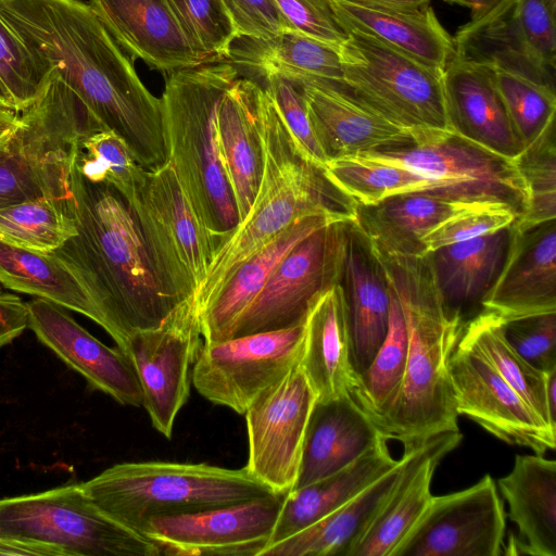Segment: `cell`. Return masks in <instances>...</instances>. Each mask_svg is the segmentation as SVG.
Here are the masks:
<instances>
[{
  "label": "cell",
  "instance_id": "6da1fadb",
  "mask_svg": "<svg viewBox=\"0 0 556 556\" xmlns=\"http://www.w3.org/2000/svg\"><path fill=\"white\" fill-rule=\"evenodd\" d=\"M0 17L47 74L58 71L93 119L121 137L136 162H167L161 98L83 0H0Z\"/></svg>",
  "mask_w": 556,
  "mask_h": 556
},
{
  "label": "cell",
  "instance_id": "7a4b0ae2",
  "mask_svg": "<svg viewBox=\"0 0 556 556\" xmlns=\"http://www.w3.org/2000/svg\"><path fill=\"white\" fill-rule=\"evenodd\" d=\"M67 208L77 232L53 253L81 280L122 349L130 334L157 327L176 306L161 286L129 201L112 185L85 177L75 157Z\"/></svg>",
  "mask_w": 556,
  "mask_h": 556
},
{
  "label": "cell",
  "instance_id": "3957f363",
  "mask_svg": "<svg viewBox=\"0 0 556 556\" xmlns=\"http://www.w3.org/2000/svg\"><path fill=\"white\" fill-rule=\"evenodd\" d=\"M378 255L404 314L408 350L397 393L375 421L388 440L412 447L459 431L448 361L466 319L444 304L426 255Z\"/></svg>",
  "mask_w": 556,
  "mask_h": 556
},
{
  "label": "cell",
  "instance_id": "277c9868",
  "mask_svg": "<svg viewBox=\"0 0 556 556\" xmlns=\"http://www.w3.org/2000/svg\"><path fill=\"white\" fill-rule=\"evenodd\" d=\"M256 123L263 153L260 187L249 213L217 249L203 281L186 303L198 317L241 263L298 218L326 211L356 214V204L301 157L263 87Z\"/></svg>",
  "mask_w": 556,
  "mask_h": 556
},
{
  "label": "cell",
  "instance_id": "5b68a950",
  "mask_svg": "<svg viewBox=\"0 0 556 556\" xmlns=\"http://www.w3.org/2000/svg\"><path fill=\"white\" fill-rule=\"evenodd\" d=\"M237 78L230 62H207L166 75L161 97L167 161L217 249L239 224L217 137L218 105Z\"/></svg>",
  "mask_w": 556,
  "mask_h": 556
},
{
  "label": "cell",
  "instance_id": "8992f818",
  "mask_svg": "<svg viewBox=\"0 0 556 556\" xmlns=\"http://www.w3.org/2000/svg\"><path fill=\"white\" fill-rule=\"evenodd\" d=\"M80 484L105 515L139 532L154 517L197 513L275 493L245 467L160 460L116 464Z\"/></svg>",
  "mask_w": 556,
  "mask_h": 556
},
{
  "label": "cell",
  "instance_id": "52a82bcc",
  "mask_svg": "<svg viewBox=\"0 0 556 556\" xmlns=\"http://www.w3.org/2000/svg\"><path fill=\"white\" fill-rule=\"evenodd\" d=\"M0 540L39 555L160 556V546L99 509L81 484L0 500Z\"/></svg>",
  "mask_w": 556,
  "mask_h": 556
},
{
  "label": "cell",
  "instance_id": "ba28073f",
  "mask_svg": "<svg viewBox=\"0 0 556 556\" xmlns=\"http://www.w3.org/2000/svg\"><path fill=\"white\" fill-rule=\"evenodd\" d=\"M340 46L342 84L361 102L409 131L454 132L450 126L443 72L431 68L382 41L348 29Z\"/></svg>",
  "mask_w": 556,
  "mask_h": 556
},
{
  "label": "cell",
  "instance_id": "9c48e42d",
  "mask_svg": "<svg viewBox=\"0 0 556 556\" xmlns=\"http://www.w3.org/2000/svg\"><path fill=\"white\" fill-rule=\"evenodd\" d=\"M161 286L176 308L203 281L217 250L191 207L172 164L146 169L129 202Z\"/></svg>",
  "mask_w": 556,
  "mask_h": 556
},
{
  "label": "cell",
  "instance_id": "30bf717a",
  "mask_svg": "<svg viewBox=\"0 0 556 556\" xmlns=\"http://www.w3.org/2000/svg\"><path fill=\"white\" fill-rule=\"evenodd\" d=\"M370 153L428 179L431 194L466 202L505 203L519 215L526 208L528 191L517 160L494 154L455 132L420 135L408 146Z\"/></svg>",
  "mask_w": 556,
  "mask_h": 556
},
{
  "label": "cell",
  "instance_id": "8fae6325",
  "mask_svg": "<svg viewBox=\"0 0 556 556\" xmlns=\"http://www.w3.org/2000/svg\"><path fill=\"white\" fill-rule=\"evenodd\" d=\"M304 321L219 342H203L191 370L197 391L210 402L244 414L253 401L299 362Z\"/></svg>",
  "mask_w": 556,
  "mask_h": 556
},
{
  "label": "cell",
  "instance_id": "7c38bea8",
  "mask_svg": "<svg viewBox=\"0 0 556 556\" xmlns=\"http://www.w3.org/2000/svg\"><path fill=\"white\" fill-rule=\"evenodd\" d=\"M350 222L331 223L295 244L275 267L231 338L303 323L311 302L342 281Z\"/></svg>",
  "mask_w": 556,
  "mask_h": 556
},
{
  "label": "cell",
  "instance_id": "4fadbf2b",
  "mask_svg": "<svg viewBox=\"0 0 556 556\" xmlns=\"http://www.w3.org/2000/svg\"><path fill=\"white\" fill-rule=\"evenodd\" d=\"M316 401L317 395L298 363L244 413L249 440L244 467L275 493L286 494L296 483Z\"/></svg>",
  "mask_w": 556,
  "mask_h": 556
},
{
  "label": "cell",
  "instance_id": "5bb4252c",
  "mask_svg": "<svg viewBox=\"0 0 556 556\" xmlns=\"http://www.w3.org/2000/svg\"><path fill=\"white\" fill-rule=\"evenodd\" d=\"M202 339L198 316L181 304L157 327L130 334L121 349L135 368L152 426L167 439L188 401Z\"/></svg>",
  "mask_w": 556,
  "mask_h": 556
},
{
  "label": "cell",
  "instance_id": "9a60e30c",
  "mask_svg": "<svg viewBox=\"0 0 556 556\" xmlns=\"http://www.w3.org/2000/svg\"><path fill=\"white\" fill-rule=\"evenodd\" d=\"M506 515L493 478L433 496L392 556H497Z\"/></svg>",
  "mask_w": 556,
  "mask_h": 556
},
{
  "label": "cell",
  "instance_id": "2e32d148",
  "mask_svg": "<svg viewBox=\"0 0 556 556\" xmlns=\"http://www.w3.org/2000/svg\"><path fill=\"white\" fill-rule=\"evenodd\" d=\"M285 494L270 493L207 510L151 518L141 533L162 555L260 556L269 544Z\"/></svg>",
  "mask_w": 556,
  "mask_h": 556
},
{
  "label": "cell",
  "instance_id": "e0dca14e",
  "mask_svg": "<svg viewBox=\"0 0 556 556\" xmlns=\"http://www.w3.org/2000/svg\"><path fill=\"white\" fill-rule=\"evenodd\" d=\"M448 371L458 415L510 445L544 455L555 448L552 430L476 350L457 342Z\"/></svg>",
  "mask_w": 556,
  "mask_h": 556
},
{
  "label": "cell",
  "instance_id": "ac0fdd59",
  "mask_svg": "<svg viewBox=\"0 0 556 556\" xmlns=\"http://www.w3.org/2000/svg\"><path fill=\"white\" fill-rule=\"evenodd\" d=\"M77 150L55 132L38 98L0 139V207L38 199L67 201Z\"/></svg>",
  "mask_w": 556,
  "mask_h": 556
},
{
  "label": "cell",
  "instance_id": "d6986e66",
  "mask_svg": "<svg viewBox=\"0 0 556 556\" xmlns=\"http://www.w3.org/2000/svg\"><path fill=\"white\" fill-rule=\"evenodd\" d=\"M28 328L38 340L91 384L123 405L142 406V392L132 364L117 346L103 344L62 306L37 298L26 302Z\"/></svg>",
  "mask_w": 556,
  "mask_h": 556
},
{
  "label": "cell",
  "instance_id": "ffe728a7",
  "mask_svg": "<svg viewBox=\"0 0 556 556\" xmlns=\"http://www.w3.org/2000/svg\"><path fill=\"white\" fill-rule=\"evenodd\" d=\"M480 306L501 321L556 312V219L525 231L513 224L503 266Z\"/></svg>",
  "mask_w": 556,
  "mask_h": 556
},
{
  "label": "cell",
  "instance_id": "44dd1931",
  "mask_svg": "<svg viewBox=\"0 0 556 556\" xmlns=\"http://www.w3.org/2000/svg\"><path fill=\"white\" fill-rule=\"evenodd\" d=\"M315 137L328 160L408 146L412 134L356 99L342 83L298 80Z\"/></svg>",
  "mask_w": 556,
  "mask_h": 556
},
{
  "label": "cell",
  "instance_id": "7402d4cb",
  "mask_svg": "<svg viewBox=\"0 0 556 556\" xmlns=\"http://www.w3.org/2000/svg\"><path fill=\"white\" fill-rule=\"evenodd\" d=\"M442 79L448 123L456 135L509 160L523 153L497 88L495 66L455 55Z\"/></svg>",
  "mask_w": 556,
  "mask_h": 556
},
{
  "label": "cell",
  "instance_id": "603a6c76",
  "mask_svg": "<svg viewBox=\"0 0 556 556\" xmlns=\"http://www.w3.org/2000/svg\"><path fill=\"white\" fill-rule=\"evenodd\" d=\"M130 59L165 75L207 63L191 47L167 0H89Z\"/></svg>",
  "mask_w": 556,
  "mask_h": 556
},
{
  "label": "cell",
  "instance_id": "cb8c5ba5",
  "mask_svg": "<svg viewBox=\"0 0 556 556\" xmlns=\"http://www.w3.org/2000/svg\"><path fill=\"white\" fill-rule=\"evenodd\" d=\"M354 219L356 214L334 211L304 215L241 263L199 316L203 340L219 342L232 337L275 267L295 244L331 223Z\"/></svg>",
  "mask_w": 556,
  "mask_h": 556
},
{
  "label": "cell",
  "instance_id": "d4e9b609",
  "mask_svg": "<svg viewBox=\"0 0 556 556\" xmlns=\"http://www.w3.org/2000/svg\"><path fill=\"white\" fill-rule=\"evenodd\" d=\"M317 401L352 394L358 384L354 366L349 308L342 283L309 304L304 318V340L299 362Z\"/></svg>",
  "mask_w": 556,
  "mask_h": 556
},
{
  "label": "cell",
  "instance_id": "484cf974",
  "mask_svg": "<svg viewBox=\"0 0 556 556\" xmlns=\"http://www.w3.org/2000/svg\"><path fill=\"white\" fill-rule=\"evenodd\" d=\"M341 283L349 308L354 366L359 375L386 338L390 289L378 253L355 220L348 224Z\"/></svg>",
  "mask_w": 556,
  "mask_h": 556
},
{
  "label": "cell",
  "instance_id": "4316f807",
  "mask_svg": "<svg viewBox=\"0 0 556 556\" xmlns=\"http://www.w3.org/2000/svg\"><path fill=\"white\" fill-rule=\"evenodd\" d=\"M386 438L352 394L316 401L306 428L293 489L333 473Z\"/></svg>",
  "mask_w": 556,
  "mask_h": 556
},
{
  "label": "cell",
  "instance_id": "83f0119b",
  "mask_svg": "<svg viewBox=\"0 0 556 556\" xmlns=\"http://www.w3.org/2000/svg\"><path fill=\"white\" fill-rule=\"evenodd\" d=\"M462 438L459 431L444 432L417 446L394 491L349 556H392L428 507L438 465Z\"/></svg>",
  "mask_w": 556,
  "mask_h": 556
},
{
  "label": "cell",
  "instance_id": "f1b7e54d",
  "mask_svg": "<svg viewBox=\"0 0 556 556\" xmlns=\"http://www.w3.org/2000/svg\"><path fill=\"white\" fill-rule=\"evenodd\" d=\"M508 204L466 202L413 192L369 206L356 205L355 223L380 255L419 256L424 254L422 237L441 223L466 211Z\"/></svg>",
  "mask_w": 556,
  "mask_h": 556
},
{
  "label": "cell",
  "instance_id": "f546056e",
  "mask_svg": "<svg viewBox=\"0 0 556 556\" xmlns=\"http://www.w3.org/2000/svg\"><path fill=\"white\" fill-rule=\"evenodd\" d=\"M344 28L371 36L418 62L443 72L455 58L454 37L439 22L430 5L401 10L330 0Z\"/></svg>",
  "mask_w": 556,
  "mask_h": 556
},
{
  "label": "cell",
  "instance_id": "4dcf8cb0",
  "mask_svg": "<svg viewBox=\"0 0 556 556\" xmlns=\"http://www.w3.org/2000/svg\"><path fill=\"white\" fill-rule=\"evenodd\" d=\"M417 446L404 447L397 465L351 501L307 528L267 545L260 556H349L394 491Z\"/></svg>",
  "mask_w": 556,
  "mask_h": 556
},
{
  "label": "cell",
  "instance_id": "1f68e13d",
  "mask_svg": "<svg viewBox=\"0 0 556 556\" xmlns=\"http://www.w3.org/2000/svg\"><path fill=\"white\" fill-rule=\"evenodd\" d=\"M497 484L519 531L506 553L556 556V462L535 453L516 455Z\"/></svg>",
  "mask_w": 556,
  "mask_h": 556
},
{
  "label": "cell",
  "instance_id": "d6a6232c",
  "mask_svg": "<svg viewBox=\"0 0 556 556\" xmlns=\"http://www.w3.org/2000/svg\"><path fill=\"white\" fill-rule=\"evenodd\" d=\"M261 87L252 79L237 78L223 96L217 110L219 151L235 195L239 223L253 204L263 173L256 123Z\"/></svg>",
  "mask_w": 556,
  "mask_h": 556
},
{
  "label": "cell",
  "instance_id": "836d02e7",
  "mask_svg": "<svg viewBox=\"0 0 556 556\" xmlns=\"http://www.w3.org/2000/svg\"><path fill=\"white\" fill-rule=\"evenodd\" d=\"M388 441L382 438L340 470L286 493L269 544L315 523L396 466L400 459L392 456Z\"/></svg>",
  "mask_w": 556,
  "mask_h": 556
},
{
  "label": "cell",
  "instance_id": "e575fe53",
  "mask_svg": "<svg viewBox=\"0 0 556 556\" xmlns=\"http://www.w3.org/2000/svg\"><path fill=\"white\" fill-rule=\"evenodd\" d=\"M511 229L513 225L425 254L451 312L465 318L470 308L480 305L503 266Z\"/></svg>",
  "mask_w": 556,
  "mask_h": 556
},
{
  "label": "cell",
  "instance_id": "d590c367",
  "mask_svg": "<svg viewBox=\"0 0 556 556\" xmlns=\"http://www.w3.org/2000/svg\"><path fill=\"white\" fill-rule=\"evenodd\" d=\"M227 59L263 79L278 74L294 80L342 83L343 77L339 49L295 29L268 38L237 37Z\"/></svg>",
  "mask_w": 556,
  "mask_h": 556
},
{
  "label": "cell",
  "instance_id": "8d00e7d4",
  "mask_svg": "<svg viewBox=\"0 0 556 556\" xmlns=\"http://www.w3.org/2000/svg\"><path fill=\"white\" fill-rule=\"evenodd\" d=\"M0 283L80 313L105 330V321L88 290L53 252L30 251L0 242Z\"/></svg>",
  "mask_w": 556,
  "mask_h": 556
},
{
  "label": "cell",
  "instance_id": "74e56055",
  "mask_svg": "<svg viewBox=\"0 0 556 556\" xmlns=\"http://www.w3.org/2000/svg\"><path fill=\"white\" fill-rule=\"evenodd\" d=\"M480 353L526 401L535 414L554 431L546 400L547 372L522 358L506 340L502 321L492 313L481 309L464 324L459 340Z\"/></svg>",
  "mask_w": 556,
  "mask_h": 556
},
{
  "label": "cell",
  "instance_id": "f35d334b",
  "mask_svg": "<svg viewBox=\"0 0 556 556\" xmlns=\"http://www.w3.org/2000/svg\"><path fill=\"white\" fill-rule=\"evenodd\" d=\"M327 181L356 205L369 206L388 198L428 192L432 184L406 167L370 152L328 160L321 169Z\"/></svg>",
  "mask_w": 556,
  "mask_h": 556
},
{
  "label": "cell",
  "instance_id": "ab89813d",
  "mask_svg": "<svg viewBox=\"0 0 556 556\" xmlns=\"http://www.w3.org/2000/svg\"><path fill=\"white\" fill-rule=\"evenodd\" d=\"M67 201L38 199L0 207V242L43 253L76 235Z\"/></svg>",
  "mask_w": 556,
  "mask_h": 556
},
{
  "label": "cell",
  "instance_id": "60d3db41",
  "mask_svg": "<svg viewBox=\"0 0 556 556\" xmlns=\"http://www.w3.org/2000/svg\"><path fill=\"white\" fill-rule=\"evenodd\" d=\"M389 289L390 314L386 338L370 365L358 375V384L353 393L374 420L388 408L397 393L408 350L404 314L396 294L390 286Z\"/></svg>",
  "mask_w": 556,
  "mask_h": 556
},
{
  "label": "cell",
  "instance_id": "b9f144b4",
  "mask_svg": "<svg viewBox=\"0 0 556 556\" xmlns=\"http://www.w3.org/2000/svg\"><path fill=\"white\" fill-rule=\"evenodd\" d=\"M497 88L525 150L555 128V87L495 67Z\"/></svg>",
  "mask_w": 556,
  "mask_h": 556
},
{
  "label": "cell",
  "instance_id": "7bdbcfd3",
  "mask_svg": "<svg viewBox=\"0 0 556 556\" xmlns=\"http://www.w3.org/2000/svg\"><path fill=\"white\" fill-rule=\"evenodd\" d=\"M75 162L85 177L112 185L129 202L135 199L146 173L124 140L111 130L80 140Z\"/></svg>",
  "mask_w": 556,
  "mask_h": 556
},
{
  "label": "cell",
  "instance_id": "ee69618b",
  "mask_svg": "<svg viewBox=\"0 0 556 556\" xmlns=\"http://www.w3.org/2000/svg\"><path fill=\"white\" fill-rule=\"evenodd\" d=\"M528 201L514 223L519 231L556 219L555 128L529 147L517 159Z\"/></svg>",
  "mask_w": 556,
  "mask_h": 556
},
{
  "label": "cell",
  "instance_id": "f6af8a7d",
  "mask_svg": "<svg viewBox=\"0 0 556 556\" xmlns=\"http://www.w3.org/2000/svg\"><path fill=\"white\" fill-rule=\"evenodd\" d=\"M193 50L206 62L227 59L236 27L222 0H167Z\"/></svg>",
  "mask_w": 556,
  "mask_h": 556
},
{
  "label": "cell",
  "instance_id": "bcb514c9",
  "mask_svg": "<svg viewBox=\"0 0 556 556\" xmlns=\"http://www.w3.org/2000/svg\"><path fill=\"white\" fill-rule=\"evenodd\" d=\"M263 87L274 103L296 151L312 166L321 170L328 162L307 114L302 86L298 80L273 74Z\"/></svg>",
  "mask_w": 556,
  "mask_h": 556
},
{
  "label": "cell",
  "instance_id": "7dc6e473",
  "mask_svg": "<svg viewBox=\"0 0 556 556\" xmlns=\"http://www.w3.org/2000/svg\"><path fill=\"white\" fill-rule=\"evenodd\" d=\"M45 73L21 39L0 17V79L20 113L29 108L46 89Z\"/></svg>",
  "mask_w": 556,
  "mask_h": 556
},
{
  "label": "cell",
  "instance_id": "c3c4849f",
  "mask_svg": "<svg viewBox=\"0 0 556 556\" xmlns=\"http://www.w3.org/2000/svg\"><path fill=\"white\" fill-rule=\"evenodd\" d=\"M502 330L530 365L544 372L556 369V312L502 321Z\"/></svg>",
  "mask_w": 556,
  "mask_h": 556
},
{
  "label": "cell",
  "instance_id": "681fc988",
  "mask_svg": "<svg viewBox=\"0 0 556 556\" xmlns=\"http://www.w3.org/2000/svg\"><path fill=\"white\" fill-rule=\"evenodd\" d=\"M519 213L508 205L471 210L457 214L422 237V255L448 244L507 228L516 222Z\"/></svg>",
  "mask_w": 556,
  "mask_h": 556
},
{
  "label": "cell",
  "instance_id": "f907efd6",
  "mask_svg": "<svg viewBox=\"0 0 556 556\" xmlns=\"http://www.w3.org/2000/svg\"><path fill=\"white\" fill-rule=\"evenodd\" d=\"M511 9L529 54L540 66L554 73L556 12L544 0H513Z\"/></svg>",
  "mask_w": 556,
  "mask_h": 556
},
{
  "label": "cell",
  "instance_id": "816d5d0a",
  "mask_svg": "<svg viewBox=\"0 0 556 556\" xmlns=\"http://www.w3.org/2000/svg\"><path fill=\"white\" fill-rule=\"evenodd\" d=\"M293 29L337 49L348 39L330 0H275Z\"/></svg>",
  "mask_w": 556,
  "mask_h": 556
},
{
  "label": "cell",
  "instance_id": "f5cc1de1",
  "mask_svg": "<svg viewBox=\"0 0 556 556\" xmlns=\"http://www.w3.org/2000/svg\"><path fill=\"white\" fill-rule=\"evenodd\" d=\"M238 37L268 38L293 29L275 0H222Z\"/></svg>",
  "mask_w": 556,
  "mask_h": 556
},
{
  "label": "cell",
  "instance_id": "db71d44e",
  "mask_svg": "<svg viewBox=\"0 0 556 556\" xmlns=\"http://www.w3.org/2000/svg\"><path fill=\"white\" fill-rule=\"evenodd\" d=\"M28 308L22 299L0 287V348L9 344L28 328Z\"/></svg>",
  "mask_w": 556,
  "mask_h": 556
},
{
  "label": "cell",
  "instance_id": "11a10c76",
  "mask_svg": "<svg viewBox=\"0 0 556 556\" xmlns=\"http://www.w3.org/2000/svg\"><path fill=\"white\" fill-rule=\"evenodd\" d=\"M470 10L469 23H479L494 14L508 0H444Z\"/></svg>",
  "mask_w": 556,
  "mask_h": 556
},
{
  "label": "cell",
  "instance_id": "9f6ffc18",
  "mask_svg": "<svg viewBox=\"0 0 556 556\" xmlns=\"http://www.w3.org/2000/svg\"><path fill=\"white\" fill-rule=\"evenodd\" d=\"M367 5L401 10H417L430 5L431 0H349Z\"/></svg>",
  "mask_w": 556,
  "mask_h": 556
},
{
  "label": "cell",
  "instance_id": "6f0895ef",
  "mask_svg": "<svg viewBox=\"0 0 556 556\" xmlns=\"http://www.w3.org/2000/svg\"><path fill=\"white\" fill-rule=\"evenodd\" d=\"M20 117V112L0 103V139L18 125Z\"/></svg>",
  "mask_w": 556,
  "mask_h": 556
},
{
  "label": "cell",
  "instance_id": "680465c9",
  "mask_svg": "<svg viewBox=\"0 0 556 556\" xmlns=\"http://www.w3.org/2000/svg\"><path fill=\"white\" fill-rule=\"evenodd\" d=\"M0 103L15 110L12 98L0 79ZM18 112V111H17Z\"/></svg>",
  "mask_w": 556,
  "mask_h": 556
},
{
  "label": "cell",
  "instance_id": "91938a15",
  "mask_svg": "<svg viewBox=\"0 0 556 556\" xmlns=\"http://www.w3.org/2000/svg\"><path fill=\"white\" fill-rule=\"evenodd\" d=\"M546 4L556 12V0H544Z\"/></svg>",
  "mask_w": 556,
  "mask_h": 556
}]
</instances>
